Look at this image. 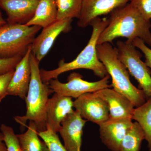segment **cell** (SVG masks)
Instances as JSON below:
<instances>
[{"label":"cell","mask_w":151,"mask_h":151,"mask_svg":"<svg viewBox=\"0 0 151 151\" xmlns=\"http://www.w3.org/2000/svg\"><path fill=\"white\" fill-rule=\"evenodd\" d=\"M57 15L55 0H40L34 15L26 25L44 28L57 20Z\"/></svg>","instance_id":"e0dca14e"},{"label":"cell","mask_w":151,"mask_h":151,"mask_svg":"<svg viewBox=\"0 0 151 151\" xmlns=\"http://www.w3.org/2000/svg\"><path fill=\"white\" fill-rule=\"evenodd\" d=\"M132 119L139 124L145 134V139L148 143L149 151H151V97L144 104L136 107L132 114Z\"/></svg>","instance_id":"d6986e66"},{"label":"cell","mask_w":151,"mask_h":151,"mask_svg":"<svg viewBox=\"0 0 151 151\" xmlns=\"http://www.w3.org/2000/svg\"><path fill=\"white\" fill-rule=\"evenodd\" d=\"M97 52L98 58L112 78L113 89L129 99L136 107L144 104L147 100L145 93L131 82L129 73L119 59L116 47L107 42L97 45Z\"/></svg>","instance_id":"277c9868"},{"label":"cell","mask_w":151,"mask_h":151,"mask_svg":"<svg viewBox=\"0 0 151 151\" xmlns=\"http://www.w3.org/2000/svg\"><path fill=\"white\" fill-rule=\"evenodd\" d=\"M72 21L70 19L57 20L44 28L40 34L34 39L31 45V53L40 62L48 53L59 35L70 30Z\"/></svg>","instance_id":"9c48e42d"},{"label":"cell","mask_w":151,"mask_h":151,"mask_svg":"<svg viewBox=\"0 0 151 151\" xmlns=\"http://www.w3.org/2000/svg\"><path fill=\"white\" fill-rule=\"evenodd\" d=\"M6 23V21L3 18L1 13L0 11V27L4 25Z\"/></svg>","instance_id":"f1b7e54d"},{"label":"cell","mask_w":151,"mask_h":151,"mask_svg":"<svg viewBox=\"0 0 151 151\" xmlns=\"http://www.w3.org/2000/svg\"><path fill=\"white\" fill-rule=\"evenodd\" d=\"M94 93L108 104L110 119H132L135 105L124 95L111 88L101 89Z\"/></svg>","instance_id":"9a60e30c"},{"label":"cell","mask_w":151,"mask_h":151,"mask_svg":"<svg viewBox=\"0 0 151 151\" xmlns=\"http://www.w3.org/2000/svg\"><path fill=\"white\" fill-rule=\"evenodd\" d=\"M145 138L142 127L137 122H134L121 142L120 151H140Z\"/></svg>","instance_id":"ffe728a7"},{"label":"cell","mask_w":151,"mask_h":151,"mask_svg":"<svg viewBox=\"0 0 151 151\" xmlns=\"http://www.w3.org/2000/svg\"><path fill=\"white\" fill-rule=\"evenodd\" d=\"M0 130L7 151H23L18 138L12 127L2 124Z\"/></svg>","instance_id":"7402d4cb"},{"label":"cell","mask_w":151,"mask_h":151,"mask_svg":"<svg viewBox=\"0 0 151 151\" xmlns=\"http://www.w3.org/2000/svg\"><path fill=\"white\" fill-rule=\"evenodd\" d=\"M108 23L100 34L97 45L112 43L117 38L124 37L132 42L136 38L151 47L150 20L144 17L130 3L111 13Z\"/></svg>","instance_id":"6da1fadb"},{"label":"cell","mask_w":151,"mask_h":151,"mask_svg":"<svg viewBox=\"0 0 151 151\" xmlns=\"http://www.w3.org/2000/svg\"><path fill=\"white\" fill-rule=\"evenodd\" d=\"M132 43L135 47L139 49L143 52L145 58V63L151 69V49L139 38H135L132 42Z\"/></svg>","instance_id":"4316f807"},{"label":"cell","mask_w":151,"mask_h":151,"mask_svg":"<svg viewBox=\"0 0 151 151\" xmlns=\"http://www.w3.org/2000/svg\"><path fill=\"white\" fill-rule=\"evenodd\" d=\"M72 99L55 93L49 98L46 110V128H50L55 133L59 132L61 122L74 111Z\"/></svg>","instance_id":"4fadbf2b"},{"label":"cell","mask_w":151,"mask_h":151,"mask_svg":"<svg viewBox=\"0 0 151 151\" xmlns=\"http://www.w3.org/2000/svg\"><path fill=\"white\" fill-rule=\"evenodd\" d=\"M116 47L119 59L127 68L129 74L139 84L147 100L151 97V70L141 59L142 55L132 42L118 41Z\"/></svg>","instance_id":"8992f818"},{"label":"cell","mask_w":151,"mask_h":151,"mask_svg":"<svg viewBox=\"0 0 151 151\" xmlns=\"http://www.w3.org/2000/svg\"><path fill=\"white\" fill-rule=\"evenodd\" d=\"M17 135L23 151H50L45 142L39 137L38 132L32 121H29L26 132Z\"/></svg>","instance_id":"ac0fdd59"},{"label":"cell","mask_w":151,"mask_h":151,"mask_svg":"<svg viewBox=\"0 0 151 151\" xmlns=\"http://www.w3.org/2000/svg\"><path fill=\"white\" fill-rule=\"evenodd\" d=\"M40 0H0L7 23L26 24L32 18Z\"/></svg>","instance_id":"5bb4252c"},{"label":"cell","mask_w":151,"mask_h":151,"mask_svg":"<svg viewBox=\"0 0 151 151\" xmlns=\"http://www.w3.org/2000/svg\"><path fill=\"white\" fill-rule=\"evenodd\" d=\"M22 57L18 56L8 58H0V75L14 70Z\"/></svg>","instance_id":"cb8c5ba5"},{"label":"cell","mask_w":151,"mask_h":151,"mask_svg":"<svg viewBox=\"0 0 151 151\" xmlns=\"http://www.w3.org/2000/svg\"><path fill=\"white\" fill-rule=\"evenodd\" d=\"M41 28L8 23L0 27V58L23 56Z\"/></svg>","instance_id":"5b68a950"},{"label":"cell","mask_w":151,"mask_h":151,"mask_svg":"<svg viewBox=\"0 0 151 151\" xmlns=\"http://www.w3.org/2000/svg\"><path fill=\"white\" fill-rule=\"evenodd\" d=\"M0 151H7L3 140V136L2 133H0Z\"/></svg>","instance_id":"83f0119b"},{"label":"cell","mask_w":151,"mask_h":151,"mask_svg":"<svg viewBox=\"0 0 151 151\" xmlns=\"http://www.w3.org/2000/svg\"><path fill=\"white\" fill-rule=\"evenodd\" d=\"M132 120L131 118L109 119L99 126L100 139L111 151H120L121 142L133 124Z\"/></svg>","instance_id":"7c38bea8"},{"label":"cell","mask_w":151,"mask_h":151,"mask_svg":"<svg viewBox=\"0 0 151 151\" xmlns=\"http://www.w3.org/2000/svg\"><path fill=\"white\" fill-rule=\"evenodd\" d=\"M38 135L46 143L50 151H68L60 140L57 133L50 128H47L44 132H38Z\"/></svg>","instance_id":"603a6c76"},{"label":"cell","mask_w":151,"mask_h":151,"mask_svg":"<svg viewBox=\"0 0 151 151\" xmlns=\"http://www.w3.org/2000/svg\"><path fill=\"white\" fill-rule=\"evenodd\" d=\"M30 64L31 76L27 95L26 97L27 111L25 115L16 116L14 119L22 127L27 121L34 122L38 132L46 130V110L50 95L54 93L48 83L42 80L39 69L40 62L31 53Z\"/></svg>","instance_id":"3957f363"},{"label":"cell","mask_w":151,"mask_h":151,"mask_svg":"<svg viewBox=\"0 0 151 151\" xmlns=\"http://www.w3.org/2000/svg\"><path fill=\"white\" fill-rule=\"evenodd\" d=\"M86 122L75 110L61 122L59 132L68 151H81L83 129Z\"/></svg>","instance_id":"30bf717a"},{"label":"cell","mask_w":151,"mask_h":151,"mask_svg":"<svg viewBox=\"0 0 151 151\" xmlns=\"http://www.w3.org/2000/svg\"><path fill=\"white\" fill-rule=\"evenodd\" d=\"M57 7V20L79 18L83 0H55Z\"/></svg>","instance_id":"44dd1931"},{"label":"cell","mask_w":151,"mask_h":151,"mask_svg":"<svg viewBox=\"0 0 151 151\" xmlns=\"http://www.w3.org/2000/svg\"><path fill=\"white\" fill-rule=\"evenodd\" d=\"M73 107L81 117L100 125L110 119L108 104L94 93H87L76 99Z\"/></svg>","instance_id":"ba28073f"},{"label":"cell","mask_w":151,"mask_h":151,"mask_svg":"<svg viewBox=\"0 0 151 151\" xmlns=\"http://www.w3.org/2000/svg\"><path fill=\"white\" fill-rule=\"evenodd\" d=\"M130 4L147 19H151V0H130Z\"/></svg>","instance_id":"d4e9b609"},{"label":"cell","mask_w":151,"mask_h":151,"mask_svg":"<svg viewBox=\"0 0 151 151\" xmlns=\"http://www.w3.org/2000/svg\"><path fill=\"white\" fill-rule=\"evenodd\" d=\"M31 53V45L15 68L8 89V95L18 96L25 100L31 76L29 60Z\"/></svg>","instance_id":"2e32d148"},{"label":"cell","mask_w":151,"mask_h":151,"mask_svg":"<svg viewBox=\"0 0 151 151\" xmlns=\"http://www.w3.org/2000/svg\"><path fill=\"white\" fill-rule=\"evenodd\" d=\"M129 1L130 0H83L77 25L79 27H86L90 25L95 19L111 13Z\"/></svg>","instance_id":"8fae6325"},{"label":"cell","mask_w":151,"mask_h":151,"mask_svg":"<svg viewBox=\"0 0 151 151\" xmlns=\"http://www.w3.org/2000/svg\"><path fill=\"white\" fill-rule=\"evenodd\" d=\"M82 78L81 74L73 72L68 76L66 83H62L55 78L51 79L48 83L54 93L75 99L86 93H94L101 89L112 87V84H109V74L94 82L85 81Z\"/></svg>","instance_id":"52a82bcc"},{"label":"cell","mask_w":151,"mask_h":151,"mask_svg":"<svg viewBox=\"0 0 151 151\" xmlns=\"http://www.w3.org/2000/svg\"><path fill=\"white\" fill-rule=\"evenodd\" d=\"M14 70L0 75V103L8 94V89Z\"/></svg>","instance_id":"484cf974"},{"label":"cell","mask_w":151,"mask_h":151,"mask_svg":"<svg viewBox=\"0 0 151 151\" xmlns=\"http://www.w3.org/2000/svg\"><path fill=\"white\" fill-rule=\"evenodd\" d=\"M108 23V19L97 18L92 21L90 25L92 27V35L89 42L84 49L75 59L70 62L60 60L58 67L52 70H40L42 80L48 83L52 79L57 78L60 74L70 70L78 69L92 70L94 75L103 78L108 75L106 68L97 56V40L100 34Z\"/></svg>","instance_id":"7a4b0ae2"}]
</instances>
